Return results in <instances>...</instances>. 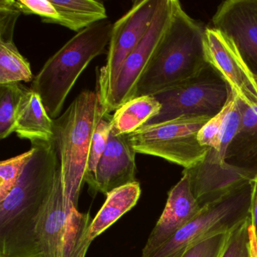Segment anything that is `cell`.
Here are the masks:
<instances>
[{"instance_id":"d4e9b609","label":"cell","mask_w":257,"mask_h":257,"mask_svg":"<svg viewBox=\"0 0 257 257\" xmlns=\"http://www.w3.org/2000/svg\"><path fill=\"white\" fill-rule=\"evenodd\" d=\"M111 117L112 116L109 115H105L100 120L93 135L91 149H90L88 169H87L85 178V182L88 183V185H89L92 180L97 164L107 147L112 128Z\"/></svg>"},{"instance_id":"83f0119b","label":"cell","mask_w":257,"mask_h":257,"mask_svg":"<svg viewBox=\"0 0 257 257\" xmlns=\"http://www.w3.org/2000/svg\"><path fill=\"white\" fill-rule=\"evenodd\" d=\"M22 14L16 0L0 1V43H14L15 28Z\"/></svg>"},{"instance_id":"e0dca14e","label":"cell","mask_w":257,"mask_h":257,"mask_svg":"<svg viewBox=\"0 0 257 257\" xmlns=\"http://www.w3.org/2000/svg\"><path fill=\"white\" fill-rule=\"evenodd\" d=\"M141 194V185L138 181L117 188L108 193L104 204L91 220L88 231V239L93 241L124 213L133 208Z\"/></svg>"},{"instance_id":"ba28073f","label":"cell","mask_w":257,"mask_h":257,"mask_svg":"<svg viewBox=\"0 0 257 257\" xmlns=\"http://www.w3.org/2000/svg\"><path fill=\"white\" fill-rule=\"evenodd\" d=\"M231 91L208 65L198 76L154 94L162 104L149 124L165 122L183 115L212 117L226 104Z\"/></svg>"},{"instance_id":"484cf974","label":"cell","mask_w":257,"mask_h":257,"mask_svg":"<svg viewBox=\"0 0 257 257\" xmlns=\"http://www.w3.org/2000/svg\"><path fill=\"white\" fill-rule=\"evenodd\" d=\"M249 216L234 227L222 257H251L249 251Z\"/></svg>"},{"instance_id":"2e32d148","label":"cell","mask_w":257,"mask_h":257,"mask_svg":"<svg viewBox=\"0 0 257 257\" xmlns=\"http://www.w3.org/2000/svg\"><path fill=\"white\" fill-rule=\"evenodd\" d=\"M15 133L31 143L54 139V119L48 114L40 95L31 88H27L21 100Z\"/></svg>"},{"instance_id":"7a4b0ae2","label":"cell","mask_w":257,"mask_h":257,"mask_svg":"<svg viewBox=\"0 0 257 257\" xmlns=\"http://www.w3.org/2000/svg\"><path fill=\"white\" fill-rule=\"evenodd\" d=\"M205 28L173 0L171 22L135 91L134 97L154 95L189 80L208 64L204 51Z\"/></svg>"},{"instance_id":"4fadbf2b","label":"cell","mask_w":257,"mask_h":257,"mask_svg":"<svg viewBox=\"0 0 257 257\" xmlns=\"http://www.w3.org/2000/svg\"><path fill=\"white\" fill-rule=\"evenodd\" d=\"M213 28L231 39L257 74V0H226L212 18Z\"/></svg>"},{"instance_id":"cb8c5ba5","label":"cell","mask_w":257,"mask_h":257,"mask_svg":"<svg viewBox=\"0 0 257 257\" xmlns=\"http://www.w3.org/2000/svg\"><path fill=\"white\" fill-rule=\"evenodd\" d=\"M34 150L2 161L0 163V202L4 201L19 181L25 165L31 159Z\"/></svg>"},{"instance_id":"f1b7e54d","label":"cell","mask_w":257,"mask_h":257,"mask_svg":"<svg viewBox=\"0 0 257 257\" xmlns=\"http://www.w3.org/2000/svg\"><path fill=\"white\" fill-rule=\"evenodd\" d=\"M230 233H220L205 239L191 247L183 257H222L225 252Z\"/></svg>"},{"instance_id":"5bb4252c","label":"cell","mask_w":257,"mask_h":257,"mask_svg":"<svg viewBox=\"0 0 257 257\" xmlns=\"http://www.w3.org/2000/svg\"><path fill=\"white\" fill-rule=\"evenodd\" d=\"M202 207L195 198L186 171L180 181L168 192L165 209L142 251L146 255L171 239L177 231L201 213Z\"/></svg>"},{"instance_id":"1f68e13d","label":"cell","mask_w":257,"mask_h":257,"mask_svg":"<svg viewBox=\"0 0 257 257\" xmlns=\"http://www.w3.org/2000/svg\"><path fill=\"white\" fill-rule=\"evenodd\" d=\"M233 160L238 162L237 166L257 170V144L248 149Z\"/></svg>"},{"instance_id":"52a82bcc","label":"cell","mask_w":257,"mask_h":257,"mask_svg":"<svg viewBox=\"0 0 257 257\" xmlns=\"http://www.w3.org/2000/svg\"><path fill=\"white\" fill-rule=\"evenodd\" d=\"M250 183L202 207L201 213L168 241L141 257H183L195 245L231 231L249 216Z\"/></svg>"},{"instance_id":"603a6c76","label":"cell","mask_w":257,"mask_h":257,"mask_svg":"<svg viewBox=\"0 0 257 257\" xmlns=\"http://www.w3.org/2000/svg\"><path fill=\"white\" fill-rule=\"evenodd\" d=\"M242 112V103L233 94L232 103L224 117L218 138L219 150L216 152L222 159H226L230 145L240 131Z\"/></svg>"},{"instance_id":"8992f818","label":"cell","mask_w":257,"mask_h":257,"mask_svg":"<svg viewBox=\"0 0 257 257\" xmlns=\"http://www.w3.org/2000/svg\"><path fill=\"white\" fill-rule=\"evenodd\" d=\"M210 117L183 115L140 128L128 139L137 153L156 156L189 169L199 165L208 148L198 141L200 129Z\"/></svg>"},{"instance_id":"d6986e66","label":"cell","mask_w":257,"mask_h":257,"mask_svg":"<svg viewBox=\"0 0 257 257\" xmlns=\"http://www.w3.org/2000/svg\"><path fill=\"white\" fill-rule=\"evenodd\" d=\"M59 15L58 25L80 32L107 19L103 3L94 0H52Z\"/></svg>"},{"instance_id":"277c9868","label":"cell","mask_w":257,"mask_h":257,"mask_svg":"<svg viewBox=\"0 0 257 257\" xmlns=\"http://www.w3.org/2000/svg\"><path fill=\"white\" fill-rule=\"evenodd\" d=\"M105 115L97 93L87 90L54 119L64 195L76 207L85 183L93 135Z\"/></svg>"},{"instance_id":"3957f363","label":"cell","mask_w":257,"mask_h":257,"mask_svg":"<svg viewBox=\"0 0 257 257\" xmlns=\"http://www.w3.org/2000/svg\"><path fill=\"white\" fill-rule=\"evenodd\" d=\"M110 21H102L77 33L34 76L31 89L40 95L52 119L59 117L71 90L88 64L109 45Z\"/></svg>"},{"instance_id":"6da1fadb","label":"cell","mask_w":257,"mask_h":257,"mask_svg":"<svg viewBox=\"0 0 257 257\" xmlns=\"http://www.w3.org/2000/svg\"><path fill=\"white\" fill-rule=\"evenodd\" d=\"M34 153L0 202V257H40L37 226L60 171L54 139L31 143Z\"/></svg>"},{"instance_id":"7c38bea8","label":"cell","mask_w":257,"mask_h":257,"mask_svg":"<svg viewBox=\"0 0 257 257\" xmlns=\"http://www.w3.org/2000/svg\"><path fill=\"white\" fill-rule=\"evenodd\" d=\"M184 170L190 178L192 192L202 207L249 184L257 172L253 168L228 163L212 149H209L199 165Z\"/></svg>"},{"instance_id":"7402d4cb","label":"cell","mask_w":257,"mask_h":257,"mask_svg":"<svg viewBox=\"0 0 257 257\" xmlns=\"http://www.w3.org/2000/svg\"><path fill=\"white\" fill-rule=\"evenodd\" d=\"M255 76L257 80V74ZM242 110L240 131L227 153L228 162L257 144V106L247 107L242 103Z\"/></svg>"},{"instance_id":"ac0fdd59","label":"cell","mask_w":257,"mask_h":257,"mask_svg":"<svg viewBox=\"0 0 257 257\" xmlns=\"http://www.w3.org/2000/svg\"><path fill=\"white\" fill-rule=\"evenodd\" d=\"M162 109V104L152 95L134 97L121 105L111 117L112 129L129 135L147 125Z\"/></svg>"},{"instance_id":"44dd1931","label":"cell","mask_w":257,"mask_h":257,"mask_svg":"<svg viewBox=\"0 0 257 257\" xmlns=\"http://www.w3.org/2000/svg\"><path fill=\"white\" fill-rule=\"evenodd\" d=\"M26 90L20 83L0 85V139L15 133L18 109Z\"/></svg>"},{"instance_id":"9a60e30c","label":"cell","mask_w":257,"mask_h":257,"mask_svg":"<svg viewBox=\"0 0 257 257\" xmlns=\"http://www.w3.org/2000/svg\"><path fill=\"white\" fill-rule=\"evenodd\" d=\"M136 154L128 135H120L112 128L107 147L88 185L90 189L106 195L117 188L136 182Z\"/></svg>"},{"instance_id":"4316f807","label":"cell","mask_w":257,"mask_h":257,"mask_svg":"<svg viewBox=\"0 0 257 257\" xmlns=\"http://www.w3.org/2000/svg\"><path fill=\"white\" fill-rule=\"evenodd\" d=\"M233 94L231 91L228 101L225 105L222 110L216 114L214 116L212 117L201 129L198 134V141L199 144L203 147H207L208 149H212L217 152L219 150V144H218V138H219V132H220L221 126L224 117L226 114L227 111L231 106L232 103Z\"/></svg>"},{"instance_id":"9c48e42d","label":"cell","mask_w":257,"mask_h":257,"mask_svg":"<svg viewBox=\"0 0 257 257\" xmlns=\"http://www.w3.org/2000/svg\"><path fill=\"white\" fill-rule=\"evenodd\" d=\"M172 8L173 0H159L150 30L124 60L107 94L100 102L103 113L109 115L134 98L137 86L171 22Z\"/></svg>"},{"instance_id":"f546056e","label":"cell","mask_w":257,"mask_h":257,"mask_svg":"<svg viewBox=\"0 0 257 257\" xmlns=\"http://www.w3.org/2000/svg\"><path fill=\"white\" fill-rule=\"evenodd\" d=\"M22 14L36 15L42 18V22L58 25L59 15L52 0H16Z\"/></svg>"},{"instance_id":"4dcf8cb0","label":"cell","mask_w":257,"mask_h":257,"mask_svg":"<svg viewBox=\"0 0 257 257\" xmlns=\"http://www.w3.org/2000/svg\"><path fill=\"white\" fill-rule=\"evenodd\" d=\"M251 197L249 205V219L257 240V172L250 182Z\"/></svg>"},{"instance_id":"5b68a950","label":"cell","mask_w":257,"mask_h":257,"mask_svg":"<svg viewBox=\"0 0 257 257\" xmlns=\"http://www.w3.org/2000/svg\"><path fill=\"white\" fill-rule=\"evenodd\" d=\"M91 220L66 198L60 170L37 226L40 257H85Z\"/></svg>"},{"instance_id":"30bf717a","label":"cell","mask_w":257,"mask_h":257,"mask_svg":"<svg viewBox=\"0 0 257 257\" xmlns=\"http://www.w3.org/2000/svg\"><path fill=\"white\" fill-rule=\"evenodd\" d=\"M159 0H138L112 26L106 63L99 70L97 91L103 101L121 64L138 47L154 19Z\"/></svg>"},{"instance_id":"ffe728a7","label":"cell","mask_w":257,"mask_h":257,"mask_svg":"<svg viewBox=\"0 0 257 257\" xmlns=\"http://www.w3.org/2000/svg\"><path fill=\"white\" fill-rule=\"evenodd\" d=\"M34 79L29 61L15 43H0V85L33 82Z\"/></svg>"},{"instance_id":"8fae6325","label":"cell","mask_w":257,"mask_h":257,"mask_svg":"<svg viewBox=\"0 0 257 257\" xmlns=\"http://www.w3.org/2000/svg\"><path fill=\"white\" fill-rule=\"evenodd\" d=\"M207 64L220 76L236 98L247 107L257 106L256 76L234 42L216 28H205Z\"/></svg>"}]
</instances>
